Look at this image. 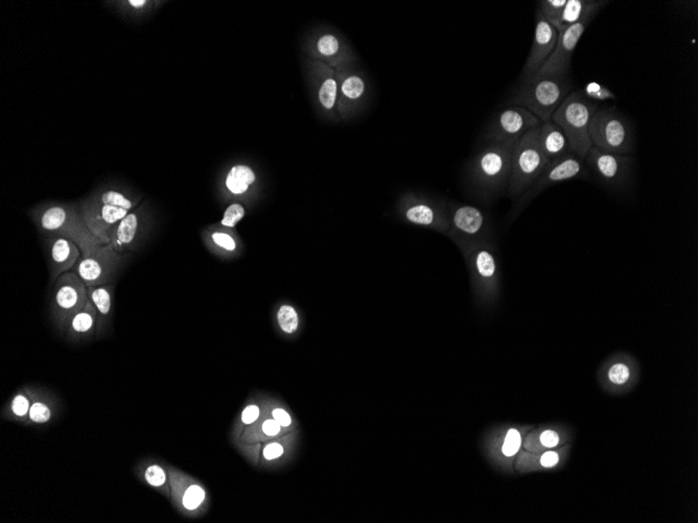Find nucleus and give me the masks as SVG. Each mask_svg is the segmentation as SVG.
Returning a JSON list of instances; mask_svg holds the SVG:
<instances>
[{"mask_svg":"<svg viewBox=\"0 0 698 523\" xmlns=\"http://www.w3.org/2000/svg\"><path fill=\"white\" fill-rule=\"evenodd\" d=\"M277 319H278L281 329L287 334H292L298 327L297 312H295L293 307H289V305L280 307L278 314H277Z\"/></svg>","mask_w":698,"mask_h":523,"instance_id":"35","label":"nucleus"},{"mask_svg":"<svg viewBox=\"0 0 698 523\" xmlns=\"http://www.w3.org/2000/svg\"><path fill=\"white\" fill-rule=\"evenodd\" d=\"M129 4L133 8L141 9L146 6L147 1L146 0H130Z\"/></svg>","mask_w":698,"mask_h":523,"instance_id":"46","label":"nucleus"},{"mask_svg":"<svg viewBox=\"0 0 698 523\" xmlns=\"http://www.w3.org/2000/svg\"><path fill=\"white\" fill-rule=\"evenodd\" d=\"M256 179L253 172L247 166L236 165L231 168L227 179L226 186L234 194H241L248 189Z\"/></svg>","mask_w":698,"mask_h":523,"instance_id":"24","label":"nucleus"},{"mask_svg":"<svg viewBox=\"0 0 698 523\" xmlns=\"http://www.w3.org/2000/svg\"><path fill=\"white\" fill-rule=\"evenodd\" d=\"M609 4V1L604 0H567V4L562 10L556 31L558 34L565 32L567 28L577 23L589 13L593 11L600 12Z\"/></svg>","mask_w":698,"mask_h":523,"instance_id":"22","label":"nucleus"},{"mask_svg":"<svg viewBox=\"0 0 698 523\" xmlns=\"http://www.w3.org/2000/svg\"><path fill=\"white\" fill-rule=\"evenodd\" d=\"M584 97L593 103L599 104L604 101H614L617 99L615 93L606 86L596 82H589L584 86V89L580 90Z\"/></svg>","mask_w":698,"mask_h":523,"instance_id":"30","label":"nucleus"},{"mask_svg":"<svg viewBox=\"0 0 698 523\" xmlns=\"http://www.w3.org/2000/svg\"><path fill=\"white\" fill-rule=\"evenodd\" d=\"M36 390L24 389L18 392L9 404V419L26 423Z\"/></svg>","mask_w":698,"mask_h":523,"instance_id":"23","label":"nucleus"},{"mask_svg":"<svg viewBox=\"0 0 698 523\" xmlns=\"http://www.w3.org/2000/svg\"><path fill=\"white\" fill-rule=\"evenodd\" d=\"M599 12L593 11L587 16L558 34L557 43L546 63L538 72L527 79H540L545 77H562L568 75L571 70L572 57L577 48L578 42L594 18ZM526 81V79H525Z\"/></svg>","mask_w":698,"mask_h":523,"instance_id":"12","label":"nucleus"},{"mask_svg":"<svg viewBox=\"0 0 698 523\" xmlns=\"http://www.w3.org/2000/svg\"><path fill=\"white\" fill-rule=\"evenodd\" d=\"M70 209L65 206L53 205L46 208L39 217V224L42 229L50 233L57 234L60 228L63 225L70 214Z\"/></svg>","mask_w":698,"mask_h":523,"instance_id":"25","label":"nucleus"},{"mask_svg":"<svg viewBox=\"0 0 698 523\" xmlns=\"http://www.w3.org/2000/svg\"><path fill=\"white\" fill-rule=\"evenodd\" d=\"M464 260L475 289L482 294H493L500 281V267L493 241L479 246L465 257Z\"/></svg>","mask_w":698,"mask_h":523,"instance_id":"14","label":"nucleus"},{"mask_svg":"<svg viewBox=\"0 0 698 523\" xmlns=\"http://www.w3.org/2000/svg\"><path fill=\"white\" fill-rule=\"evenodd\" d=\"M631 374V368L625 361H616L609 368L607 378L615 385H621L628 381Z\"/></svg>","mask_w":698,"mask_h":523,"instance_id":"36","label":"nucleus"},{"mask_svg":"<svg viewBox=\"0 0 698 523\" xmlns=\"http://www.w3.org/2000/svg\"><path fill=\"white\" fill-rule=\"evenodd\" d=\"M538 143L548 161L560 158L569 152L566 134L560 126L552 121L538 126Z\"/></svg>","mask_w":698,"mask_h":523,"instance_id":"19","label":"nucleus"},{"mask_svg":"<svg viewBox=\"0 0 698 523\" xmlns=\"http://www.w3.org/2000/svg\"><path fill=\"white\" fill-rule=\"evenodd\" d=\"M141 227V219L137 214L130 212L111 231L109 245L115 252L124 255V252L131 250L137 239Z\"/></svg>","mask_w":698,"mask_h":523,"instance_id":"20","label":"nucleus"},{"mask_svg":"<svg viewBox=\"0 0 698 523\" xmlns=\"http://www.w3.org/2000/svg\"><path fill=\"white\" fill-rule=\"evenodd\" d=\"M272 415H273L274 420H276L277 422H278L279 424L281 425V426L287 427L291 425L292 423L291 417H290L289 414H288L287 412L283 411V409H274L273 414H272Z\"/></svg>","mask_w":698,"mask_h":523,"instance_id":"43","label":"nucleus"},{"mask_svg":"<svg viewBox=\"0 0 698 523\" xmlns=\"http://www.w3.org/2000/svg\"><path fill=\"white\" fill-rule=\"evenodd\" d=\"M97 328V312L92 301L88 299L85 307L70 319L64 334L70 342H83L94 338Z\"/></svg>","mask_w":698,"mask_h":523,"instance_id":"18","label":"nucleus"},{"mask_svg":"<svg viewBox=\"0 0 698 523\" xmlns=\"http://www.w3.org/2000/svg\"><path fill=\"white\" fill-rule=\"evenodd\" d=\"M540 442L544 446L554 447L560 442V436L553 431H546L540 436Z\"/></svg>","mask_w":698,"mask_h":523,"instance_id":"42","label":"nucleus"},{"mask_svg":"<svg viewBox=\"0 0 698 523\" xmlns=\"http://www.w3.org/2000/svg\"><path fill=\"white\" fill-rule=\"evenodd\" d=\"M589 172L586 161L574 153H567L560 158L549 161L540 176L525 190L513 203L511 209V219L522 214L523 210L545 189L565 181L578 180L589 178Z\"/></svg>","mask_w":698,"mask_h":523,"instance_id":"7","label":"nucleus"},{"mask_svg":"<svg viewBox=\"0 0 698 523\" xmlns=\"http://www.w3.org/2000/svg\"><path fill=\"white\" fill-rule=\"evenodd\" d=\"M572 88L573 84L568 75L526 79L513 93L508 103L511 106L527 109L542 123H548Z\"/></svg>","mask_w":698,"mask_h":523,"instance_id":"2","label":"nucleus"},{"mask_svg":"<svg viewBox=\"0 0 698 523\" xmlns=\"http://www.w3.org/2000/svg\"><path fill=\"white\" fill-rule=\"evenodd\" d=\"M124 255L115 252L110 245H103L87 254L82 255L72 272L93 287L109 285L123 265Z\"/></svg>","mask_w":698,"mask_h":523,"instance_id":"11","label":"nucleus"},{"mask_svg":"<svg viewBox=\"0 0 698 523\" xmlns=\"http://www.w3.org/2000/svg\"><path fill=\"white\" fill-rule=\"evenodd\" d=\"M206 498V493L202 487L199 485H190L186 488L182 496L184 509L192 512L198 510L202 505Z\"/></svg>","mask_w":698,"mask_h":523,"instance_id":"32","label":"nucleus"},{"mask_svg":"<svg viewBox=\"0 0 698 523\" xmlns=\"http://www.w3.org/2000/svg\"><path fill=\"white\" fill-rule=\"evenodd\" d=\"M48 246L50 279L55 282L61 275L72 272L81 258L82 251L72 239L59 235H53Z\"/></svg>","mask_w":698,"mask_h":523,"instance_id":"17","label":"nucleus"},{"mask_svg":"<svg viewBox=\"0 0 698 523\" xmlns=\"http://www.w3.org/2000/svg\"><path fill=\"white\" fill-rule=\"evenodd\" d=\"M535 33L530 53L523 68V81L533 77L546 63L557 43L558 32L542 16L540 11L536 12Z\"/></svg>","mask_w":698,"mask_h":523,"instance_id":"16","label":"nucleus"},{"mask_svg":"<svg viewBox=\"0 0 698 523\" xmlns=\"http://www.w3.org/2000/svg\"><path fill=\"white\" fill-rule=\"evenodd\" d=\"M283 447L281 446L278 443H273V444L268 445L266 447L265 451H263V456L267 460H274V458H279V456H283Z\"/></svg>","mask_w":698,"mask_h":523,"instance_id":"41","label":"nucleus"},{"mask_svg":"<svg viewBox=\"0 0 698 523\" xmlns=\"http://www.w3.org/2000/svg\"><path fill=\"white\" fill-rule=\"evenodd\" d=\"M566 4L567 0H542L540 1V11L544 18L556 28Z\"/></svg>","mask_w":698,"mask_h":523,"instance_id":"31","label":"nucleus"},{"mask_svg":"<svg viewBox=\"0 0 698 523\" xmlns=\"http://www.w3.org/2000/svg\"><path fill=\"white\" fill-rule=\"evenodd\" d=\"M212 241L217 246L227 250V251H234L236 249V241L230 235L217 232V233L212 234Z\"/></svg>","mask_w":698,"mask_h":523,"instance_id":"39","label":"nucleus"},{"mask_svg":"<svg viewBox=\"0 0 698 523\" xmlns=\"http://www.w3.org/2000/svg\"><path fill=\"white\" fill-rule=\"evenodd\" d=\"M548 163L538 143V128L520 137L516 143L511 157L507 187L508 196L513 199H518L530 187Z\"/></svg>","mask_w":698,"mask_h":523,"instance_id":"6","label":"nucleus"},{"mask_svg":"<svg viewBox=\"0 0 698 523\" xmlns=\"http://www.w3.org/2000/svg\"><path fill=\"white\" fill-rule=\"evenodd\" d=\"M560 458H558V454L556 452H546L544 456L540 458V463H542L544 467H553L557 464Z\"/></svg>","mask_w":698,"mask_h":523,"instance_id":"45","label":"nucleus"},{"mask_svg":"<svg viewBox=\"0 0 698 523\" xmlns=\"http://www.w3.org/2000/svg\"><path fill=\"white\" fill-rule=\"evenodd\" d=\"M542 121L527 109L509 106L493 117L485 134L489 143L518 141L520 137L542 125Z\"/></svg>","mask_w":698,"mask_h":523,"instance_id":"13","label":"nucleus"},{"mask_svg":"<svg viewBox=\"0 0 698 523\" xmlns=\"http://www.w3.org/2000/svg\"><path fill=\"white\" fill-rule=\"evenodd\" d=\"M130 210L104 204L97 198L89 199L82 206L81 216L87 227L102 243L109 245L111 231L117 223L130 214Z\"/></svg>","mask_w":698,"mask_h":523,"instance_id":"15","label":"nucleus"},{"mask_svg":"<svg viewBox=\"0 0 698 523\" xmlns=\"http://www.w3.org/2000/svg\"><path fill=\"white\" fill-rule=\"evenodd\" d=\"M398 214L405 223L447 235L449 208L445 204L418 192H408L398 203Z\"/></svg>","mask_w":698,"mask_h":523,"instance_id":"9","label":"nucleus"},{"mask_svg":"<svg viewBox=\"0 0 698 523\" xmlns=\"http://www.w3.org/2000/svg\"><path fill=\"white\" fill-rule=\"evenodd\" d=\"M88 287L74 272L55 280L52 300V318L55 327L65 334L70 319L88 302Z\"/></svg>","mask_w":698,"mask_h":523,"instance_id":"10","label":"nucleus"},{"mask_svg":"<svg viewBox=\"0 0 698 523\" xmlns=\"http://www.w3.org/2000/svg\"><path fill=\"white\" fill-rule=\"evenodd\" d=\"M42 397L43 395H41V392H35L34 400H33L32 407H31L30 413H28L30 423L45 424L52 420L53 415H54V409L50 405L52 403L48 402V398L46 400H42Z\"/></svg>","mask_w":698,"mask_h":523,"instance_id":"27","label":"nucleus"},{"mask_svg":"<svg viewBox=\"0 0 698 523\" xmlns=\"http://www.w3.org/2000/svg\"><path fill=\"white\" fill-rule=\"evenodd\" d=\"M143 471V480L153 488H163L168 482L166 472L158 464H150Z\"/></svg>","mask_w":698,"mask_h":523,"instance_id":"33","label":"nucleus"},{"mask_svg":"<svg viewBox=\"0 0 698 523\" xmlns=\"http://www.w3.org/2000/svg\"><path fill=\"white\" fill-rule=\"evenodd\" d=\"M516 143L491 141L471 159L467 167V182L481 199L491 201L507 190Z\"/></svg>","mask_w":698,"mask_h":523,"instance_id":"1","label":"nucleus"},{"mask_svg":"<svg viewBox=\"0 0 698 523\" xmlns=\"http://www.w3.org/2000/svg\"><path fill=\"white\" fill-rule=\"evenodd\" d=\"M281 425L276 420H268L263 423V433L268 436H276L280 431Z\"/></svg>","mask_w":698,"mask_h":523,"instance_id":"44","label":"nucleus"},{"mask_svg":"<svg viewBox=\"0 0 698 523\" xmlns=\"http://www.w3.org/2000/svg\"><path fill=\"white\" fill-rule=\"evenodd\" d=\"M584 161L589 170L607 189L621 194L628 192L635 161L631 155L611 154L591 146Z\"/></svg>","mask_w":698,"mask_h":523,"instance_id":"8","label":"nucleus"},{"mask_svg":"<svg viewBox=\"0 0 698 523\" xmlns=\"http://www.w3.org/2000/svg\"><path fill=\"white\" fill-rule=\"evenodd\" d=\"M597 110L598 104L587 99L578 90L569 93L552 115L551 121L562 128L568 138L569 152L584 160L593 146L589 126Z\"/></svg>","mask_w":698,"mask_h":523,"instance_id":"3","label":"nucleus"},{"mask_svg":"<svg viewBox=\"0 0 698 523\" xmlns=\"http://www.w3.org/2000/svg\"><path fill=\"white\" fill-rule=\"evenodd\" d=\"M245 214V210L239 204H232L231 206L227 208L225 214H224L223 219H222V225L226 226V227H234L236 223H239Z\"/></svg>","mask_w":698,"mask_h":523,"instance_id":"37","label":"nucleus"},{"mask_svg":"<svg viewBox=\"0 0 698 523\" xmlns=\"http://www.w3.org/2000/svg\"><path fill=\"white\" fill-rule=\"evenodd\" d=\"M259 416V409L256 405H249L244 409L241 414V421L245 424H251L254 421L258 420Z\"/></svg>","mask_w":698,"mask_h":523,"instance_id":"40","label":"nucleus"},{"mask_svg":"<svg viewBox=\"0 0 698 523\" xmlns=\"http://www.w3.org/2000/svg\"><path fill=\"white\" fill-rule=\"evenodd\" d=\"M447 236L459 248L465 258L479 246L493 241L491 221L476 206L453 204L449 207Z\"/></svg>","mask_w":698,"mask_h":523,"instance_id":"5","label":"nucleus"},{"mask_svg":"<svg viewBox=\"0 0 698 523\" xmlns=\"http://www.w3.org/2000/svg\"><path fill=\"white\" fill-rule=\"evenodd\" d=\"M113 285H104L88 287V298L97 312V338L105 336L109 328L112 314Z\"/></svg>","mask_w":698,"mask_h":523,"instance_id":"21","label":"nucleus"},{"mask_svg":"<svg viewBox=\"0 0 698 523\" xmlns=\"http://www.w3.org/2000/svg\"><path fill=\"white\" fill-rule=\"evenodd\" d=\"M366 84L358 75H347L341 81L340 93L347 101H359L365 95Z\"/></svg>","mask_w":698,"mask_h":523,"instance_id":"26","label":"nucleus"},{"mask_svg":"<svg viewBox=\"0 0 698 523\" xmlns=\"http://www.w3.org/2000/svg\"><path fill=\"white\" fill-rule=\"evenodd\" d=\"M520 446V436L516 429H511L505 439L503 445V453L506 456H513L518 451Z\"/></svg>","mask_w":698,"mask_h":523,"instance_id":"38","label":"nucleus"},{"mask_svg":"<svg viewBox=\"0 0 698 523\" xmlns=\"http://www.w3.org/2000/svg\"><path fill=\"white\" fill-rule=\"evenodd\" d=\"M338 97V84L332 77H325L318 90L320 105L327 111L334 110Z\"/></svg>","mask_w":698,"mask_h":523,"instance_id":"28","label":"nucleus"},{"mask_svg":"<svg viewBox=\"0 0 698 523\" xmlns=\"http://www.w3.org/2000/svg\"><path fill=\"white\" fill-rule=\"evenodd\" d=\"M589 137L593 146L602 152L631 155L635 150L633 126L615 106L598 108L589 126Z\"/></svg>","mask_w":698,"mask_h":523,"instance_id":"4","label":"nucleus"},{"mask_svg":"<svg viewBox=\"0 0 698 523\" xmlns=\"http://www.w3.org/2000/svg\"><path fill=\"white\" fill-rule=\"evenodd\" d=\"M317 52L323 57L334 59L342 55V45L338 37L332 34H323L319 37L316 43Z\"/></svg>","mask_w":698,"mask_h":523,"instance_id":"29","label":"nucleus"},{"mask_svg":"<svg viewBox=\"0 0 698 523\" xmlns=\"http://www.w3.org/2000/svg\"><path fill=\"white\" fill-rule=\"evenodd\" d=\"M99 202L104 204H110V205L117 206V207L126 208L128 210H132L133 206H134V202L130 198H128L125 194L123 192H116V190H106L103 194H99V197H95Z\"/></svg>","mask_w":698,"mask_h":523,"instance_id":"34","label":"nucleus"}]
</instances>
